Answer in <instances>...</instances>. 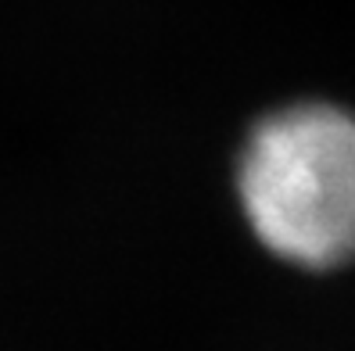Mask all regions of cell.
<instances>
[{
  "label": "cell",
  "mask_w": 355,
  "mask_h": 351,
  "mask_svg": "<svg viewBox=\"0 0 355 351\" xmlns=\"http://www.w3.org/2000/svg\"><path fill=\"white\" fill-rule=\"evenodd\" d=\"M237 197L277 258L305 269L355 258V115L295 105L259 122L237 165Z\"/></svg>",
  "instance_id": "1"
}]
</instances>
